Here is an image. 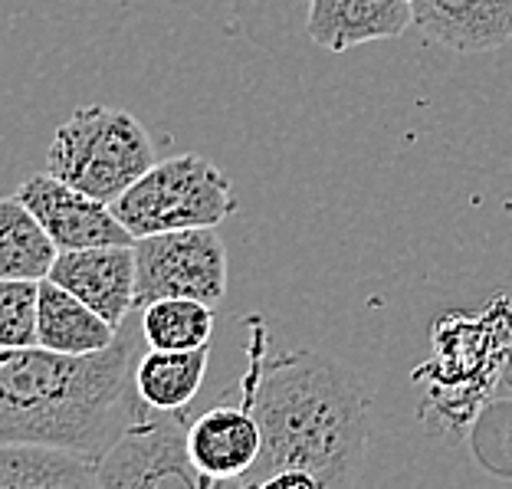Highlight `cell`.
<instances>
[{
	"label": "cell",
	"mask_w": 512,
	"mask_h": 489,
	"mask_svg": "<svg viewBox=\"0 0 512 489\" xmlns=\"http://www.w3.org/2000/svg\"><path fill=\"white\" fill-rule=\"evenodd\" d=\"M250 368L237 388L256 414L263 450L243 483L276 470H306L322 489H352L365 467L371 414L368 394L352 371L319 352L266 358V332L250 319Z\"/></svg>",
	"instance_id": "obj_1"
},
{
	"label": "cell",
	"mask_w": 512,
	"mask_h": 489,
	"mask_svg": "<svg viewBox=\"0 0 512 489\" xmlns=\"http://www.w3.org/2000/svg\"><path fill=\"white\" fill-rule=\"evenodd\" d=\"M135 378V335L96 355L43 345L0 348V444L73 450L96 460L128 424L119 407Z\"/></svg>",
	"instance_id": "obj_2"
},
{
	"label": "cell",
	"mask_w": 512,
	"mask_h": 489,
	"mask_svg": "<svg viewBox=\"0 0 512 489\" xmlns=\"http://www.w3.org/2000/svg\"><path fill=\"white\" fill-rule=\"evenodd\" d=\"M155 142L145 125L112 106H83L56 128L46 171L102 204L119 197L155 165Z\"/></svg>",
	"instance_id": "obj_3"
},
{
	"label": "cell",
	"mask_w": 512,
	"mask_h": 489,
	"mask_svg": "<svg viewBox=\"0 0 512 489\" xmlns=\"http://www.w3.org/2000/svg\"><path fill=\"white\" fill-rule=\"evenodd\" d=\"M122 227L138 237L171 230L217 227L237 211L230 178L201 155H174L155 161L119 201L112 204Z\"/></svg>",
	"instance_id": "obj_4"
},
{
	"label": "cell",
	"mask_w": 512,
	"mask_h": 489,
	"mask_svg": "<svg viewBox=\"0 0 512 489\" xmlns=\"http://www.w3.org/2000/svg\"><path fill=\"white\" fill-rule=\"evenodd\" d=\"M181 414L128 421L119 440L99 457L102 489H247L243 480H217L194 467L184 444Z\"/></svg>",
	"instance_id": "obj_5"
},
{
	"label": "cell",
	"mask_w": 512,
	"mask_h": 489,
	"mask_svg": "<svg viewBox=\"0 0 512 489\" xmlns=\"http://www.w3.org/2000/svg\"><path fill=\"white\" fill-rule=\"evenodd\" d=\"M224 296L227 247L214 227L135 240V309L158 299H197L217 306Z\"/></svg>",
	"instance_id": "obj_6"
},
{
	"label": "cell",
	"mask_w": 512,
	"mask_h": 489,
	"mask_svg": "<svg viewBox=\"0 0 512 489\" xmlns=\"http://www.w3.org/2000/svg\"><path fill=\"white\" fill-rule=\"evenodd\" d=\"M14 197L40 220V227L50 234L60 253L135 243V237L122 227V220L115 217L112 204L96 201L73 184L53 178L50 171L23 178Z\"/></svg>",
	"instance_id": "obj_7"
},
{
	"label": "cell",
	"mask_w": 512,
	"mask_h": 489,
	"mask_svg": "<svg viewBox=\"0 0 512 489\" xmlns=\"http://www.w3.org/2000/svg\"><path fill=\"white\" fill-rule=\"evenodd\" d=\"M46 279L86 302L112 329H122L135 309V243L63 250Z\"/></svg>",
	"instance_id": "obj_8"
},
{
	"label": "cell",
	"mask_w": 512,
	"mask_h": 489,
	"mask_svg": "<svg viewBox=\"0 0 512 489\" xmlns=\"http://www.w3.org/2000/svg\"><path fill=\"white\" fill-rule=\"evenodd\" d=\"M184 444L194 467L217 480H243L260 460L263 434L256 424L253 407L237 398L234 391L224 394V401L197 414L184 430Z\"/></svg>",
	"instance_id": "obj_9"
},
{
	"label": "cell",
	"mask_w": 512,
	"mask_h": 489,
	"mask_svg": "<svg viewBox=\"0 0 512 489\" xmlns=\"http://www.w3.org/2000/svg\"><path fill=\"white\" fill-rule=\"evenodd\" d=\"M424 40L453 53H493L512 40V0H411Z\"/></svg>",
	"instance_id": "obj_10"
},
{
	"label": "cell",
	"mask_w": 512,
	"mask_h": 489,
	"mask_svg": "<svg viewBox=\"0 0 512 489\" xmlns=\"http://www.w3.org/2000/svg\"><path fill=\"white\" fill-rule=\"evenodd\" d=\"M414 27L411 0H309L306 33L329 53L398 40Z\"/></svg>",
	"instance_id": "obj_11"
},
{
	"label": "cell",
	"mask_w": 512,
	"mask_h": 489,
	"mask_svg": "<svg viewBox=\"0 0 512 489\" xmlns=\"http://www.w3.org/2000/svg\"><path fill=\"white\" fill-rule=\"evenodd\" d=\"M122 329L92 312L86 302H79L53 279L40 283V302H37V345L50 348L60 355H96L115 345Z\"/></svg>",
	"instance_id": "obj_12"
},
{
	"label": "cell",
	"mask_w": 512,
	"mask_h": 489,
	"mask_svg": "<svg viewBox=\"0 0 512 489\" xmlns=\"http://www.w3.org/2000/svg\"><path fill=\"white\" fill-rule=\"evenodd\" d=\"M0 489H102L99 463L73 450L0 444Z\"/></svg>",
	"instance_id": "obj_13"
},
{
	"label": "cell",
	"mask_w": 512,
	"mask_h": 489,
	"mask_svg": "<svg viewBox=\"0 0 512 489\" xmlns=\"http://www.w3.org/2000/svg\"><path fill=\"white\" fill-rule=\"evenodd\" d=\"M211 362V345L194 352H158L151 348L135 362L132 391L155 414H181L201 394Z\"/></svg>",
	"instance_id": "obj_14"
},
{
	"label": "cell",
	"mask_w": 512,
	"mask_h": 489,
	"mask_svg": "<svg viewBox=\"0 0 512 489\" xmlns=\"http://www.w3.org/2000/svg\"><path fill=\"white\" fill-rule=\"evenodd\" d=\"M56 256H60V250L40 227V220L14 194L0 197V279L43 283L53 270Z\"/></svg>",
	"instance_id": "obj_15"
},
{
	"label": "cell",
	"mask_w": 512,
	"mask_h": 489,
	"mask_svg": "<svg viewBox=\"0 0 512 489\" xmlns=\"http://www.w3.org/2000/svg\"><path fill=\"white\" fill-rule=\"evenodd\" d=\"M142 339L158 352H194L214 342V306L197 299H158L142 309Z\"/></svg>",
	"instance_id": "obj_16"
},
{
	"label": "cell",
	"mask_w": 512,
	"mask_h": 489,
	"mask_svg": "<svg viewBox=\"0 0 512 489\" xmlns=\"http://www.w3.org/2000/svg\"><path fill=\"white\" fill-rule=\"evenodd\" d=\"M40 283L33 279H0V348L37 345Z\"/></svg>",
	"instance_id": "obj_17"
},
{
	"label": "cell",
	"mask_w": 512,
	"mask_h": 489,
	"mask_svg": "<svg viewBox=\"0 0 512 489\" xmlns=\"http://www.w3.org/2000/svg\"><path fill=\"white\" fill-rule=\"evenodd\" d=\"M247 489H322V483L306 470H276L260 476L256 483H250Z\"/></svg>",
	"instance_id": "obj_18"
}]
</instances>
